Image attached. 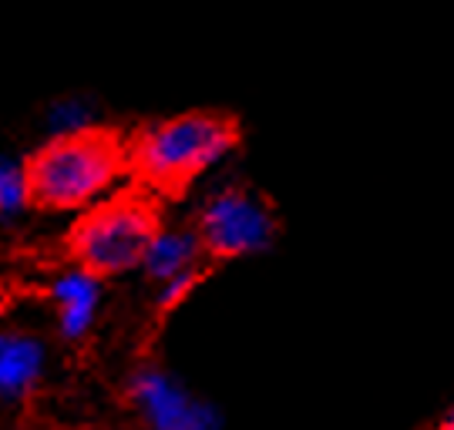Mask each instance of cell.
<instances>
[{"instance_id": "5", "label": "cell", "mask_w": 454, "mask_h": 430, "mask_svg": "<svg viewBox=\"0 0 454 430\" xmlns=\"http://www.w3.org/2000/svg\"><path fill=\"white\" fill-rule=\"evenodd\" d=\"M129 394L148 430H223V417L212 403L159 367L138 370Z\"/></svg>"}, {"instance_id": "13", "label": "cell", "mask_w": 454, "mask_h": 430, "mask_svg": "<svg viewBox=\"0 0 454 430\" xmlns=\"http://www.w3.org/2000/svg\"><path fill=\"white\" fill-rule=\"evenodd\" d=\"M0 313H4V300H0Z\"/></svg>"}, {"instance_id": "3", "label": "cell", "mask_w": 454, "mask_h": 430, "mask_svg": "<svg viewBox=\"0 0 454 430\" xmlns=\"http://www.w3.org/2000/svg\"><path fill=\"white\" fill-rule=\"evenodd\" d=\"M159 229L162 219L155 195L142 189L114 192L112 199L78 215V223L67 232V253L74 266L95 272L98 279L125 276L131 270H142Z\"/></svg>"}, {"instance_id": "6", "label": "cell", "mask_w": 454, "mask_h": 430, "mask_svg": "<svg viewBox=\"0 0 454 430\" xmlns=\"http://www.w3.org/2000/svg\"><path fill=\"white\" fill-rule=\"evenodd\" d=\"M51 300L58 306V333L67 343H82L91 333L101 306V279L95 272L71 266L51 279Z\"/></svg>"}, {"instance_id": "4", "label": "cell", "mask_w": 454, "mask_h": 430, "mask_svg": "<svg viewBox=\"0 0 454 430\" xmlns=\"http://www.w3.org/2000/svg\"><path fill=\"white\" fill-rule=\"evenodd\" d=\"M195 232L212 259H239L266 253L276 239V212L249 185H223L202 202Z\"/></svg>"}, {"instance_id": "2", "label": "cell", "mask_w": 454, "mask_h": 430, "mask_svg": "<svg viewBox=\"0 0 454 430\" xmlns=\"http://www.w3.org/2000/svg\"><path fill=\"white\" fill-rule=\"evenodd\" d=\"M239 128L229 114L185 112L148 121L131 135V178L148 195H179L236 152Z\"/></svg>"}, {"instance_id": "12", "label": "cell", "mask_w": 454, "mask_h": 430, "mask_svg": "<svg viewBox=\"0 0 454 430\" xmlns=\"http://www.w3.org/2000/svg\"><path fill=\"white\" fill-rule=\"evenodd\" d=\"M434 430H454V407H451V410H448L444 417H441V424H438Z\"/></svg>"}, {"instance_id": "9", "label": "cell", "mask_w": 454, "mask_h": 430, "mask_svg": "<svg viewBox=\"0 0 454 430\" xmlns=\"http://www.w3.org/2000/svg\"><path fill=\"white\" fill-rule=\"evenodd\" d=\"M24 208H34L27 161L14 159V155H0V223L17 219Z\"/></svg>"}, {"instance_id": "7", "label": "cell", "mask_w": 454, "mask_h": 430, "mask_svg": "<svg viewBox=\"0 0 454 430\" xmlns=\"http://www.w3.org/2000/svg\"><path fill=\"white\" fill-rule=\"evenodd\" d=\"M48 370V347L27 330H0V400H24Z\"/></svg>"}, {"instance_id": "11", "label": "cell", "mask_w": 454, "mask_h": 430, "mask_svg": "<svg viewBox=\"0 0 454 430\" xmlns=\"http://www.w3.org/2000/svg\"><path fill=\"white\" fill-rule=\"evenodd\" d=\"M199 279H202V270L185 272V276L172 279V283H162V286H159V309L168 313V309H176L179 303H185V300H189V293L199 286Z\"/></svg>"}, {"instance_id": "10", "label": "cell", "mask_w": 454, "mask_h": 430, "mask_svg": "<svg viewBox=\"0 0 454 430\" xmlns=\"http://www.w3.org/2000/svg\"><path fill=\"white\" fill-rule=\"evenodd\" d=\"M95 114H91V105L84 98H61L48 108V128L51 138H61V135H78V131H88L95 128Z\"/></svg>"}, {"instance_id": "1", "label": "cell", "mask_w": 454, "mask_h": 430, "mask_svg": "<svg viewBox=\"0 0 454 430\" xmlns=\"http://www.w3.org/2000/svg\"><path fill=\"white\" fill-rule=\"evenodd\" d=\"M24 161L34 208L88 212L112 199L131 176V135L95 125L78 135L48 138Z\"/></svg>"}, {"instance_id": "8", "label": "cell", "mask_w": 454, "mask_h": 430, "mask_svg": "<svg viewBox=\"0 0 454 430\" xmlns=\"http://www.w3.org/2000/svg\"><path fill=\"white\" fill-rule=\"evenodd\" d=\"M202 259H206V249H202V239L195 232V225H162L159 236L152 239L145 253V262H142V272H145L152 283H172L185 272L202 270Z\"/></svg>"}]
</instances>
